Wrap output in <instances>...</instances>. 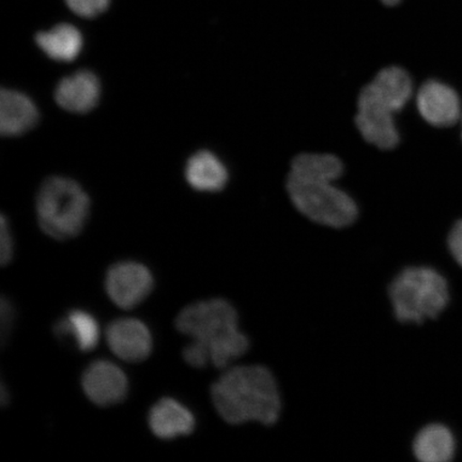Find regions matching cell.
Masks as SVG:
<instances>
[{"mask_svg":"<svg viewBox=\"0 0 462 462\" xmlns=\"http://www.w3.org/2000/svg\"><path fill=\"white\" fill-rule=\"evenodd\" d=\"M101 84L94 72L80 70L62 79L55 90V100L65 111L86 114L100 101Z\"/></svg>","mask_w":462,"mask_h":462,"instance_id":"7c38bea8","label":"cell"},{"mask_svg":"<svg viewBox=\"0 0 462 462\" xmlns=\"http://www.w3.org/2000/svg\"><path fill=\"white\" fill-rule=\"evenodd\" d=\"M343 173L342 161L332 154L304 153L292 161L289 177L302 180L335 181Z\"/></svg>","mask_w":462,"mask_h":462,"instance_id":"ac0fdd59","label":"cell"},{"mask_svg":"<svg viewBox=\"0 0 462 462\" xmlns=\"http://www.w3.org/2000/svg\"><path fill=\"white\" fill-rule=\"evenodd\" d=\"M186 178L189 186L200 192H217L226 186L228 171L216 154L202 150L188 161Z\"/></svg>","mask_w":462,"mask_h":462,"instance_id":"e0dca14e","label":"cell"},{"mask_svg":"<svg viewBox=\"0 0 462 462\" xmlns=\"http://www.w3.org/2000/svg\"><path fill=\"white\" fill-rule=\"evenodd\" d=\"M396 112L394 106L368 84L362 89L357 102V129L374 146L384 150L395 148L400 143L394 121Z\"/></svg>","mask_w":462,"mask_h":462,"instance_id":"8992f818","label":"cell"},{"mask_svg":"<svg viewBox=\"0 0 462 462\" xmlns=\"http://www.w3.org/2000/svg\"><path fill=\"white\" fill-rule=\"evenodd\" d=\"M113 0H63L66 7L74 15L82 19L94 20L106 14Z\"/></svg>","mask_w":462,"mask_h":462,"instance_id":"ffe728a7","label":"cell"},{"mask_svg":"<svg viewBox=\"0 0 462 462\" xmlns=\"http://www.w3.org/2000/svg\"><path fill=\"white\" fill-rule=\"evenodd\" d=\"M393 315L402 325L423 326L437 321L450 301L447 277L432 265H406L388 286Z\"/></svg>","mask_w":462,"mask_h":462,"instance_id":"3957f363","label":"cell"},{"mask_svg":"<svg viewBox=\"0 0 462 462\" xmlns=\"http://www.w3.org/2000/svg\"><path fill=\"white\" fill-rule=\"evenodd\" d=\"M175 326L178 332L207 351L211 366L219 372L245 360L252 350L238 306L229 298L216 297L189 304L177 316Z\"/></svg>","mask_w":462,"mask_h":462,"instance_id":"7a4b0ae2","label":"cell"},{"mask_svg":"<svg viewBox=\"0 0 462 462\" xmlns=\"http://www.w3.org/2000/svg\"><path fill=\"white\" fill-rule=\"evenodd\" d=\"M0 263L3 267L9 264L14 258V245L13 235L7 218L3 215L0 223Z\"/></svg>","mask_w":462,"mask_h":462,"instance_id":"44dd1931","label":"cell"},{"mask_svg":"<svg viewBox=\"0 0 462 462\" xmlns=\"http://www.w3.org/2000/svg\"><path fill=\"white\" fill-rule=\"evenodd\" d=\"M386 5H395L401 3V0H381Z\"/></svg>","mask_w":462,"mask_h":462,"instance_id":"484cf974","label":"cell"},{"mask_svg":"<svg viewBox=\"0 0 462 462\" xmlns=\"http://www.w3.org/2000/svg\"><path fill=\"white\" fill-rule=\"evenodd\" d=\"M82 388L88 400L101 408L123 402L129 394L128 375L117 364L97 360L85 368Z\"/></svg>","mask_w":462,"mask_h":462,"instance_id":"ba28073f","label":"cell"},{"mask_svg":"<svg viewBox=\"0 0 462 462\" xmlns=\"http://www.w3.org/2000/svg\"><path fill=\"white\" fill-rule=\"evenodd\" d=\"M148 426L155 437L170 441L193 433L196 418L186 404L171 397H164L150 409Z\"/></svg>","mask_w":462,"mask_h":462,"instance_id":"30bf717a","label":"cell"},{"mask_svg":"<svg viewBox=\"0 0 462 462\" xmlns=\"http://www.w3.org/2000/svg\"><path fill=\"white\" fill-rule=\"evenodd\" d=\"M182 356L189 366L194 368H206L211 365L209 355L202 346L194 342H190L182 351Z\"/></svg>","mask_w":462,"mask_h":462,"instance_id":"7402d4cb","label":"cell"},{"mask_svg":"<svg viewBox=\"0 0 462 462\" xmlns=\"http://www.w3.org/2000/svg\"><path fill=\"white\" fill-rule=\"evenodd\" d=\"M333 183L288 177L287 190L294 208L310 222L332 230L346 229L356 222L359 209Z\"/></svg>","mask_w":462,"mask_h":462,"instance_id":"5b68a950","label":"cell"},{"mask_svg":"<svg viewBox=\"0 0 462 462\" xmlns=\"http://www.w3.org/2000/svg\"><path fill=\"white\" fill-rule=\"evenodd\" d=\"M34 40L46 56L60 62L77 60L84 46L83 33L70 23H60L48 31L39 32Z\"/></svg>","mask_w":462,"mask_h":462,"instance_id":"2e32d148","label":"cell"},{"mask_svg":"<svg viewBox=\"0 0 462 462\" xmlns=\"http://www.w3.org/2000/svg\"><path fill=\"white\" fill-rule=\"evenodd\" d=\"M448 246L450 255L462 267V221L454 225L448 235Z\"/></svg>","mask_w":462,"mask_h":462,"instance_id":"cb8c5ba5","label":"cell"},{"mask_svg":"<svg viewBox=\"0 0 462 462\" xmlns=\"http://www.w3.org/2000/svg\"><path fill=\"white\" fill-rule=\"evenodd\" d=\"M39 111L28 96L13 89L0 95V132L4 136H20L36 126Z\"/></svg>","mask_w":462,"mask_h":462,"instance_id":"5bb4252c","label":"cell"},{"mask_svg":"<svg viewBox=\"0 0 462 462\" xmlns=\"http://www.w3.org/2000/svg\"><path fill=\"white\" fill-rule=\"evenodd\" d=\"M218 418L228 426H273L284 410L279 377L267 364L244 360L219 374L210 386Z\"/></svg>","mask_w":462,"mask_h":462,"instance_id":"6da1fadb","label":"cell"},{"mask_svg":"<svg viewBox=\"0 0 462 462\" xmlns=\"http://www.w3.org/2000/svg\"><path fill=\"white\" fill-rule=\"evenodd\" d=\"M371 85L381 97H383L395 107L397 112L406 106L412 96L411 79L402 68L383 69L377 74Z\"/></svg>","mask_w":462,"mask_h":462,"instance_id":"d6986e66","label":"cell"},{"mask_svg":"<svg viewBox=\"0 0 462 462\" xmlns=\"http://www.w3.org/2000/svg\"><path fill=\"white\" fill-rule=\"evenodd\" d=\"M90 200L72 179L51 177L40 188L37 216L43 233L55 240L73 239L89 217Z\"/></svg>","mask_w":462,"mask_h":462,"instance_id":"277c9868","label":"cell"},{"mask_svg":"<svg viewBox=\"0 0 462 462\" xmlns=\"http://www.w3.org/2000/svg\"><path fill=\"white\" fill-rule=\"evenodd\" d=\"M53 333L60 342L72 343L80 352H90L100 343L97 318L85 310H71L54 323Z\"/></svg>","mask_w":462,"mask_h":462,"instance_id":"9a60e30c","label":"cell"},{"mask_svg":"<svg viewBox=\"0 0 462 462\" xmlns=\"http://www.w3.org/2000/svg\"><path fill=\"white\" fill-rule=\"evenodd\" d=\"M108 348L120 360L140 363L147 360L153 351V337L150 328L137 318H118L106 328Z\"/></svg>","mask_w":462,"mask_h":462,"instance_id":"9c48e42d","label":"cell"},{"mask_svg":"<svg viewBox=\"0 0 462 462\" xmlns=\"http://www.w3.org/2000/svg\"><path fill=\"white\" fill-rule=\"evenodd\" d=\"M0 315H2V345L4 346L13 333L16 316L15 308L8 298H2Z\"/></svg>","mask_w":462,"mask_h":462,"instance_id":"603a6c76","label":"cell"},{"mask_svg":"<svg viewBox=\"0 0 462 462\" xmlns=\"http://www.w3.org/2000/svg\"><path fill=\"white\" fill-rule=\"evenodd\" d=\"M106 291L119 309L132 310L142 304L154 288V277L146 265L137 262H120L108 268Z\"/></svg>","mask_w":462,"mask_h":462,"instance_id":"52a82bcc","label":"cell"},{"mask_svg":"<svg viewBox=\"0 0 462 462\" xmlns=\"http://www.w3.org/2000/svg\"><path fill=\"white\" fill-rule=\"evenodd\" d=\"M419 112L427 123L444 128L457 123L460 118V101L450 87L436 80L421 86L417 97Z\"/></svg>","mask_w":462,"mask_h":462,"instance_id":"8fae6325","label":"cell"},{"mask_svg":"<svg viewBox=\"0 0 462 462\" xmlns=\"http://www.w3.org/2000/svg\"><path fill=\"white\" fill-rule=\"evenodd\" d=\"M411 453L418 462H450L456 454L454 433L438 421L425 423L414 432Z\"/></svg>","mask_w":462,"mask_h":462,"instance_id":"4fadbf2b","label":"cell"},{"mask_svg":"<svg viewBox=\"0 0 462 462\" xmlns=\"http://www.w3.org/2000/svg\"><path fill=\"white\" fill-rule=\"evenodd\" d=\"M0 402H2L3 406H7L10 402V393L7 388H5V384L2 383V390H0Z\"/></svg>","mask_w":462,"mask_h":462,"instance_id":"d4e9b609","label":"cell"}]
</instances>
